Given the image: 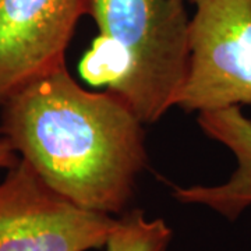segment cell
<instances>
[{
  "label": "cell",
  "instance_id": "8992f818",
  "mask_svg": "<svg viewBox=\"0 0 251 251\" xmlns=\"http://www.w3.org/2000/svg\"><path fill=\"white\" fill-rule=\"evenodd\" d=\"M198 126L209 138L224 144L236 156L232 176L216 186H173L172 196L181 204L202 205L229 221L251 206V120L240 106L198 113Z\"/></svg>",
  "mask_w": 251,
  "mask_h": 251
},
{
  "label": "cell",
  "instance_id": "9c48e42d",
  "mask_svg": "<svg viewBox=\"0 0 251 251\" xmlns=\"http://www.w3.org/2000/svg\"><path fill=\"white\" fill-rule=\"evenodd\" d=\"M188 1H190V3H191V0H188Z\"/></svg>",
  "mask_w": 251,
  "mask_h": 251
},
{
  "label": "cell",
  "instance_id": "7a4b0ae2",
  "mask_svg": "<svg viewBox=\"0 0 251 251\" xmlns=\"http://www.w3.org/2000/svg\"><path fill=\"white\" fill-rule=\"evenodd\" d=\"M99 35L81 75L108 85L144 125L176 106L187 77L190 18L184 0H82Z\"/></svg>",
  "mask_w": 251,
  "mask_h": 251
},
{
  "label": "cell",
  "instance_id": "52a82bcc",
  "mask_svg": "<svg viewBox=\"0 0 251 251\" xmlns=\"http://www.w3.org/2000/svg\"><path fill=\"white\" fill-rule=\"evenodd\" d=\"M173 232L161 219H148L143 209H127L105 244L106 251H168Z\"/></svg>",
  "mask_w": 251,
  "mask_h": 251
},
{
  "label": "cell",
  "instance_id": "277c9868",
  "mask_svg": "<svg viewBox=\"0 0 251 251\" xmlns=\"http://www.w3.org/2000/svg\"><path fill=\"white\" fill-rule=\"evenodd\" d=\"M116 224L57 193L24 159L0 183V251L102 249Z\"/></svg>",
  "mask_w": 251,
  "mask_h": 251
},
{
  "label": "cell",
  "instance_id": "5b68a950",
  "mask_svg": "<svg viewBox=\"0 0 251 251\" xmlns=\"http://www.w3.org/2000/svg\"><path fill=\"white\" fill-rule=\"evenodd\" d=\"M82 0H0V108L28 82L66 66Z\"/></svg>",
  "mask_w": 251,
  "mask_h": 251
},
{
  "label": "cell",
  "instance_id": "3957f363",
  "mask_svg": "<svg viewBox=\"0 0 251 251\" xmlns=\"http://www.w3.org/2000/svg\"><path fill=\"white\" fill-rule=\"evenodd\" d=\"M187 77L176 106L206 112L251 105V0H191Z\"/></svg>",
  "mask_w": 251,
  "mask_h": 251
},
{
  "label": "cell",
  "instance_id": "6da1fadb",
  "mask_svg": "<svg viewBox=\"0 0 251 251\" xmlns=\"http://www.w3.org/2000/svg\"><path fill=\"white\" fill-rule=\"evenodd\" d=\"M0 110V135L53 190L95 212L128 209L148 162L145 125L117 94L84 90L63 66Z\"/></svg>",
  "mask_w": 251,
  "mask_h": 251
},
{
  "label": "cell",
  "instance_id": "ba28073f",
  "mask_svg": "<svg viewBox=\"0 0 251 251\" xmlns=\"http://www.w3.org/2000/svg\"><path fill=\"white\" fill-rule=\"evenodd\" d=\"M18 162L16 156V151L13 150V147L10 143L4 138L0 137V168H13Z\"/></svg>",
  "mask_w": 251,
  "mask_h": 251
}]
</instances>
